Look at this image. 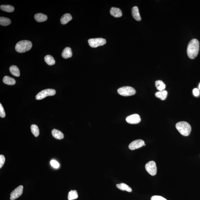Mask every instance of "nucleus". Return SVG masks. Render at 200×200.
<instances>
[{
	"mask_svg": "<svg viewBox=\"0 0 200 200\" xmlns=\"http://www.w3.org/2000/svg\"><path fill=\"white\" fill-rule=\"evenodd\" d=\"M199 49V42L197 39H193L189 42L187 53L189 58L194 59L197 56Z\"/></svg>",
	"mask_w": 200,
	"mask_h": 200,
	"instance_id": "1",
	"label": "nucleus"
},
{
	"mask_svg": "<svg viewBox=\"0 0 200 200\" xmlns=\"http://www.w3.org/2000/svg\"><path fill=\"white\" fill-rule=\"evenodd\" d=\"M176 128L179 132L184 136L189 135L191 131V127L189 124L185 121L178 122L176 125Z\"/></svg>",
	"mask_w": 200,
	"mask_h": 200,
	"instance_id": "2",
	"label": "nucleus"
},
{
	"mask_svg": "<svg viewBox=\"0 0 200 200\" xmlns=\"http://www.w3.org/2000/svg\"><path fill=\"white\" fill-rule=\"evenodd\" d=\"M32 44L31 41L23 40L20 41L15 46V50L20 53H24L31 50Z\"/></svg>",
	"mask_w": 200,
	"mask_h": 200,
	"instance_id": "3",
	"label": "nucleus"
},
{
	"mask_svg": "<svg viewBox=\"0 0 200 200\" xmlns=\"http://www.w3.org/2000/svg\"><path fill=\"white\" fill-rule=\"evenodd\" d=\"M119 94L124 96H132L135 94L136 91L134 88L131 86H123L121 87L117 90Z\"/></svg>",
	"mask_w": 200,
	"mask_h": 200,
	"instance_id": "4",
	"label": "nucleus"
},
{
	"mask_svg": "<svg viewBox=\"0 0 200 200\" xmlns=\"http://www.w3.org/2000/svg\"><path fill=\"white\" fill-rule=\"evenodd\" d=\"M56 90L53 89H48L42 90L36 96V99L39 100L44 99L46 97L53 96L56 94Z\"/></svg>",
	"mask_w": 200,
	"mask_h": 200,
	"instance_id": "5",
	"label": "nucleus"
},
{
	"mask_svg": "<svg viewBox=\"0 0 200 200\" xmlns=\"http://www.w3.org/2000/svg\"><path fill=\"white\" fill-rule=\"evenodd\" d=\"M89 45L92 47H95L103 46L106 44V40L102 38H97L90 39L89 40Z\"/></svg>",
	"mask_w": 200,
	"mask_h": 200,
	"instance_id": "6",
	"label": "nucleus"
},
{
	"mask_svg": "<svg viewBox=\"0 0 200 200\" xmlns=\"http://www.w3.org/2000/svg\"><path fill=\"white\" fill-rule=\"evenodd\" d=\"M145 169L151 175L155 176L156 174L157 167L154 161H151L147 163L145 165Z\"/></svg>",
	"mask_w": 200,
	"mask_h": 200,
	"instance_id": "7",
	"label": "nucleus"
},
{
	"mask_svg": "<svg viewBox=\"0 0 200 200\" xmlns=\"http://www.w3.org/2000/svg\"><path fill=\"white\" fill-rule=\"evenodd\" d=\"M23 186L20 185L14 190L10 194L11 200H15L20 197L23 193Z\"/></svg>",
	"mask_w": 200,
	"mask_h": 200,
	"instance_id": "8",
	"label": "nucleus"
},
{
	"mask_svg": "<svg viewBox=\"0 0 200 200\" xmlns=\"http://www.w3.org/2000/svg\"><path fill=\"white\" fill-rule=\"evenodd\" d=\"M144 146H145L144 141L142 140L138 139L132 142L129 146V148L130 150H133L140 148Z\"/></svg>",
	"mask_w": 200,
	"mask_h": 200,
	"instance_id": "9",
	"label": "nucleus"
},
{
	"mask_svg": "<svg viewBox=\"0 0 200 200\" xmlns=\"http://www.w3.org/2000/svg\"><path fill=\"white\" fill-rule=\"evenodd\" d=\"M128 123L132 124H136L139 123L141 121L140 117L137 114H133L129 116L126 119Z\"/></svg>",
	"mask_w": 200,
	"mask_h": 200,
	"instance_id": "10",
	"label": "nucleus"
},
{
	"mask_svg": "<svg viewBox=\"0 0 200 200\" xmlns=\"http://www.w3.org/2000/svg\"><path fill=\"white\" fill-rule=\"evenodd\" d=\"M132 13L133 18L135 20L138 21H141V18L140 15L138 8L137 6H134L132 8Z\"/></svg>",
	"mask_w": 200,
	"mask_h": 200,
	"instance_id": "11",
	"label": "nucleus"
},
{
	"mask_svg": "<svg viewBox=\"0 0 200 200\" xmlns=\"http://www.w3.org/2000/svg\"><path fill=\"white\" fill-rule=\"evenodd\" d=\"M110 14L114 17H122V12L120 8L115 7L111 8L110 10Z\"/></svg>",
	"mask_w": 200,
	"mask_h": 200,
	"instance_id": "12",
	"label": "nucleus"
},
{
	"mask_svg": "<svg viewBox=\"0 0 200 200\" xmlns=\"http://www.w3.org/2000/svg\"><path fill=\"white\" fill-rule=\"evenodd\" d=\"M72 56V50L70 47H66L64 49L62 53V56L63 58L68 59L71 58Z\"/></svg>",
	"mask_w": 200,
	"mask_h": 200,
	"instance_id": "13",
	"label": "nucleus"
},
{
	"mask_svg": "<svg viewBox=\"0 0 200 200\" xmlns=\"http://www.w3.org/2000/svg\"><path fill=\"white\" fill-rule=\"evenodd\" d=\"M52 134L54 138L58 139H62L64 137V135L59 130L53 129L52 131Z\"/></svg>",
	"mask_w": 200,
	"mask_h": 200,
	"instance_id": "14",
	"label": "nucleus"
},
{
	"mask_svg": "<svg viewBox=\"0 0 200 200\" xmlns=\"http://www.w3.org/2000/svg\"><path fill=\"white\" fill-rule=\"evenodd\" d=\"M72 16L69 14H66L63 15L61 19V22L62 24L65 25L72 20Z\"/></svg>",
	"mask_w": 200,
	"mask_h": 200,
	"instance_id": "15",
	"label": "nucleus"
},
{
	"mask_svg": "<svg viewBox=\"0 0 200 200\" xmlns=\"http://www.w3.org/2000/svg\"><path fill=\"white\" fill-rule=\"evenodd\" d=\"M35 20L38 22H42L46 21L47 20V15L42 13L36 14L34 16Z\"/></svg>",
	"mask_w": 200,
	"mask_h": 200,
	"instance_id": "16",
	"label": "nucleus"
},
{
	"mask_svg": "<svg viewBox=\"0 0 200 200\" xmlns=\"http://www.w3.org/2000/svg\"><path fill=\"white\" fill-rule=\"evenodd\" d=\"M168 92L166 90H162L161 91L157 92L155 93V96L156 97L159 98L162 100H165L167 96Z\"/></svg>",
	"mask_w": 200,
	"mask_h": 200,
	"instance_id": "17",
	"label": "nucleus"
},
{
	"mask_svg": "<svg viewBox=\"0 0 200 200\" xmlns=\"http://www.w3.org/2000/svg\"><path fill=\"white\" fill-rule=\"evenodd\" d=\"M3 81L4 83L8 85H14L16 83V80L15 79L7 76H5L4 77L3 79Z\"/></svg>",
	"mask_w": 200,
	"mask_h": 200,
	"instance_id": "18",
	"label": "nucleus"
},
{
	"mask_svg": "<svg viewBox=\"0 0 200 200\" xmlns=\"http://www.w3.org/2000/svg\"><path fill=\"white\" fill-rule=\"evenodd\" d=\"M9 70L11 74L14 76L17 77H20V69L17 66L15 65L11 66L9 68Z\"/></svg>",
	"mask_w": 200,
	"mask_h": 200,
	"instance_id": "19",
	"label": "nucleus"
},
{
	"mask_svg": "<svg viewBox=\"0 0 200 200\" xmlns=\"http://www.w3.org/2000/svg\"><path fill=\"white\" fill-rule=\"evenodd\" d=\"M117 187L120 189L122 190H125L128 192H131L132 189L130 186L124 183H121L117 184Z\"/></svg>",
	"mask_w": 200,
	"mask_h": 200,
	"instance_id": "20",
	"label": "nucleus"
},
{
	"mask_svg": "<svg viewBox=\"0 0 200 200\" xmlns=\"http://www.w3.org/2000/svg\"><path fill=\"white\" fill-rule=\"evenodd\" d=\"M155 85L157 89L159 91L164 90L166 88L165 84L161 80L156 81L155 82Z\"/></svg>",
	"mask_w": 200,
	"mask_h": 200,
	"instance_id": "21",
	"label": "nucleus"
},
{
	"mask_svg": "<svg viewBox=\"0 0 200 200\" xmlns=\"http://www.w3.org/2000/svg\"><path fill=\"white\" fill-rule=\"evenodd\" d=\"M44 61L49 65H53L55 64V61L53 56L50 55H47L44 57Z\"/></svg>",
	"mask_w": 200,
	"mask_h": 200,
	"instance_id": "22",
	"label": "nucleus"
},
{
	"mask_svg": "<svg viewBox=\"0 0 200 200\" xmlns=\"http://www.w3.org/2000/svg\"><path fill=\"white\" fill-rule=\"evenodd\" d=\"M11 21L10 19L7 17H0V24L3 26H7L11 24Z\"/></svg>",
	"mask_w": 200,
	"mask_h": 200,
	"instance_id": "23",
	"label": "nucleus"
},
{
	"mask_svg": "<svg viewBox=\"0 0 200 200\" xmlns=\"http://www.w3.org/2000/svg\"><path fill=\"white\" fill-rule=\"evenodd\" d=\"M78 194L77 190H71L70 191L68 195V199L73 200L77 199L78 198Z\"/></svg>",
	"mask_w": 200,
	"mask_h": 200,
	"instance_id": "24",
	"label": "nucleus"
},
{
	"mask_svg": "<svg viewBox=\"0 0 200 200\" xmlns=\"http://www.w3.org/2000/svg\"><path fill=\"white\" fill-rule=\"evenodd\" d=\"M0 8L2 10L8 12H12L15 10L13 6L10 5H2Z\"/></svg>",
	"mask_w": 200,
	"mask_h": 200,
	"instance_id": "25",
	"label": "nucleus"
},
{
	"mask_svg": "<svg viewBox=\"0 0 200 200\" xmlns=\"http://www.w3.org/2000/svg\"><path fill=\"white\" fill-rule=\"evenodd\" d=\"M31 131L33 135L37 137L39 135V130L37 125L33 124L31 126Z\"/></svg>",
	"mask_w": 200,
	"mask_h": 200,
	"instance_id": "26",
	"label": "nucleus"
},
{
	"mask_svg": "<svg viewBox=\"0 0 200 200\" xmlns=\"http://www.w3.org/2000/svg\"><path fill=\"white\" fill-rule=\"evenodd\" d=\"M6 114L5 112L4 108L2 105L1 104H0V117L2 118H4L5 117Z\"/></svg>",
	"mask_w": 200,
	"mask_h": 200,
	"instance_id": "27",
	"label": "nucleus"
},
{
	"mask_svg": "<svg viewBox=\"0 0 200 200\" xmlns=\"http://www.w3.org/2000/svg\"><path fill=\"white\" fill-rule=\"evenodd\" d=\"M5 161V157L4 155H0V168H1L4 166Z\"/></svg>",
	"mask_w": 200,
	"mask_h": 200,
	"instance_id": "28",
	"label": "nucleus"
},
{
	"mask_svg": "<svg viewBox=\"0 0 200 200\" xmlns=\"http://www.w3.org/2000/svg\"><path fill=\"white\" fill-rule=\"evenodd\" d=\"M151 200H167L163 197L157 196V195H155V196H152L150 199Z\"/></svg>",
	"mask_w": 200,
	"mask_h": 200,
	"instance_id": "29",
	"label": "nucleus"
},
{
	"mask_svg": "<svg viewBox=\"0 0 200 200\" xmlns=\"http://www.w3.org/2000/svg\"><path fill=\"white\" fill-rule=\"evenodd\" d=\"M50 164L52 166H53V168H58L59 166V164L58 163V162L54 160H52L50 161Z\"/></svg>",
	"mask_w": 200,
	"mask_h": 200,
	"instance_id": "30",
	"label": "nucleus"
},
{
	"mask_svg": "<svg viewBox=\"0 0 200 200\" xmlns=\"http://www.w3.org/2000/svg\"><path fill=\"white\" fill-rule=\"evenodd\" d=\"M193 95L195 96H198L199 95V91L198 89L197 88H195L193 89Z\"/></svg>",
	"mask_w": 200,
	"mask_h": 200,
	"instance_id": "31",
	"label": "nucleus"
},
{
	"mask_svg": "<svg viewBox=\"0 0 200 200\" xmlns=\"http://www.w3.org/2000/svg\"><path fill=\"white\" fill-rule=\"evenodd\" d=\"M199 89L200 90V83L199 86Z\"/></svg>",
	"mask_w": 200,
	"mask_h": 200,
	"instance_id": "32",
	"label": "nucleus"
}]
</instances>
